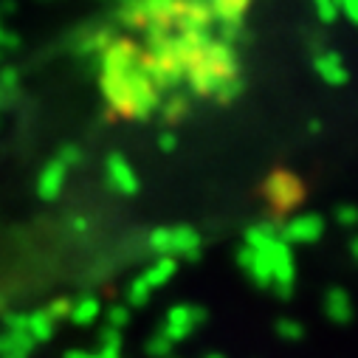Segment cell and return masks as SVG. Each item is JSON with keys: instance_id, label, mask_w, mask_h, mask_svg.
<instances>
[{"instance_id": "19", "label": "cell", "mask_w": 358, "mask_h": 358, "mask_svg": "<svg viewBox=\"0 0 358 358\" xmlns=\"http://www.w3.org/2000/svg\"><path fill=\"white\" fill-rule=\"evenodd\" d=\"M280 223H257V226H248L245 229V248L251 251H262L268 248L274 240H280Z\"/></svg>"}, {"instance_id": "38", "label": "cell", "mask_w": 358, "mask_h": 358, "mask_svg": "<svg viewBox=\"0 0 358 358\" xmlns=\"http://www.w3.org/2000/svg\"><path fill=\"white\" fill-rule=\"evenodd\" d=\"M15 48H20V37L0 26V51H15Z\"/></svg>"}, {"instance_id": "8", "label": "cell", "mask_w": 358, "mask_h": 358, "mask_svg": "<svg viewBox=\"0 0 358 358\" xmlns=\"http://www.w3.org/2000/svg\"><path fill=\"white\" fill-rule=\"evenodd\" d=\"M268 262H271V285H291L294 288V277H296V265H294V254L291 245L282 240H274L265 248Z\"/></svg>"}, {"instance_id": "45", "label": "cell", "mask_w": 358, "mask_h": 358, "mask_svg": "<svg viewBox=\"0 0 358 358\" xmlns=\"http://www.w3.org/2000/svg\"><path fill=\"white\" fill-rule=\"evenodd\" d=\"M31 352H23V350H15V352H6V355H0V358H29Z\"/></svg>"}, {"instance_id": "20", "label": "cell", "mask_w": 358, "mask_h": 358, "mask_svg": "<svg viewBox=\"0 0 358 358\" xmlns=\"http://www.w3.org/2000/svg\"><path fill=\"white\" fill-rule=\"evenodd\" d=\"M99 310H102V305H99L96 296H82L76 305H71V313H68V316H71L73 324L85 327V324H94V322H96Z\"/></svg>"}, {"instance_id": "14", "label": "cell", "mask_w": 358, "mask_h": 358, "mask_svg": "<svg viewBox=\"0 0 358 358\" xmlns=\"http://www.w3.org/2000/svg\"><path fill=\"white\" fill-rule=\"evenodd\" d=\"M119 37H116V29L113 26H102V29H96V31H85V34H79L76 37V43H73V51H76V57H99L110 43H116Z\"/></svg>"}, {"instance_id": "30", "label": "cell", "mask_w": 358, "mask_h": 358, "mask_svg": "<svg viewBox=\"0 0 358 358\" xmlns=\"http://www.w3.org/2000/svg\"><path fill=\"white\" fill-rule=\"evenodd\" d=\"M150 248L161 257H169V229H155L150 234Z\"/></svg>"}, {"instance_id": "51", "label": "cell", "mask_w": 358, "mask_h": 358, "mask_svg": "<svg viewBox=\"0 0 358 358\" xmlns=\"http://www.w3.org/2000/svg\"><path fill=\"white\" fill-rule=\"evenodd\" d=\"M0 20H3V17H0Z\"/></svg>"}, {"instance_id": "21", "label": "cell", "mask_w": 358, "mask_h": 358, "mask_svg": "<svg viewBox=\"0 0 358 358\" xmlns=\"http://www.w3.org/2000/svg\"><path fill=\"white\" fill-rule=\"evenodd\" d=\"M54 324H57V322H51V316H48L45 310H37V313H29L26 333H29V338H31L34 344H40V341H48V338L54 336Z\"/></svg>"}, {"instance_id": "10", "label": "cell", "mask_w": 358, "mask_h": 358, "mask_svg": "<svg viewBox=\"0 0 358 358\" xmlns=\"http://www.w3.org/2000/svg\"><path fill=\"white\" fill-rule=\"evenodd\" d=\"M105 164H108V181L116 192H122V195H136L138 192V175H136L133 164H127L124 155L113 152Z\"/></svg>"}, {"instance_id": "49", "label": "cell", "mask_w": 358, "mask_h": 358, "mask_svg": "<svg viewBox=\"0 0 358 358\" xmlns=\"http://www.w3.org/2000/svg\"><path fill=\"white\" fill-rule=\"evenodd\" d=\"M3 57H6V51H0V62H3Z\"/></svg>"}, {"instance_id": "35", "label": "cell", "mask_w": 358, "mask_h": 358, "mask_svg": "<svg viewBox=\"0 0 358 358\" xmlns=\"http://www.w3.org/2000/svg\"><path fill=\"white\" fill-rule=\"evenodd\" d=\"M26 322H29L26 313H3V324L9 333H26Z\"/></svg>"}, {"instance_id": "9", "label": "cell", "mask_w": 358, "mask_h": 358, "mask_svg": "<svg viewBox=\"0 0 358 358\" xmlns=\"http://www.w3.org/2000/svg\"><path fill=\"white\" fill-rule=\"evenodd\" d=\"M322 234H324V220L319 215H299L280 229V240L288 245L291 243H316Z\"/></svg>"}, {"instance_id": "46", "label": "cell", "mask_w": 358, "mask_h": 358, "mask_svg": "<svg viewBox=\"0 0 358 358\" xmlns=\"http://www.w3.org/2000/svg\"><path fill=\"white\" fill-rule=\"evenodd\" d=\"M350 254H352V257H355V259H358V240H355V237H352V240H350Z\"/></svg>"}, {"instance_id": "41", "label": "cell", "mask_w": 358, "mask_h": 358, "mask_svg": "<svg viewBox=\"0 0 358 358\" xmlns=\"http://www.w3.org/2000/svg\"><path fill=\"white\" fill-rule=\"evenodd\" d=\"M15 96H17V91H6V87H0V110L12 108L15 105Z\"/></svg>"}, {"instance_id": "50", "label": "cell", "mask_w": 358, "mask_h": 358, "mask_svg": "<svg viewBox=\"0 0 358 358\" xmlns=\"http://www.w3.org/2000/svg\"><path fill=\"white\" fill-rule=\"evenodd\" d=\"M0 310H3V296H0Z\"/></svg>"}, {"instance_id": "44", "label": "cell", "mask_w": 358, "mask_h": 358, "mask_svg": "<svg viewBox=\"0 0 358 358\" xmlns=\"http://www.w3.org/2000/svg\"><path fill=\"white\" fill-rule=\"evenodd\" d=\"M15 9H17L15 0H3V3H0V17H3V15H15Z\"/></svg>"}, {"instance_id": "48", "label": "cell", "mask_w": 358, "mask_h": 358, "mask_svg": "<svg viewBox=\"0 0 358 358\" xmlns=\"http://www.w3.org/2000/svg\"><path fill=\"white\" fill-rule=\"evenodd\" d=\"M206 358H226V355H223V352H209Z\"/></svg>"}, {"instance_id": "40", "label": "cell", "mask_w": 358, "mask_h": 358, "mask_svg": "<svg viewBox=\"0 0 358 358\" xmlns=\"http://www.w3.org/2000/svg\"><path fill=\"white\" fill-rule=\"evenodd\" d=\"M65 358H119V355H110V352H85V350H68Z\"/></svg>"}, {"instance_id": "15", "label": "cell", "mask_w": 358, "mask_h": 358, "mask_svg": "<svg viewBox=\"0 0 358 358\" xmlns=\"http://www.w3.org/2000/svg\"><path fill=\"white\" fill-rule=\"evenodd\" d=\"M313 68H316V73H319L327 85H333V87H341V85H347V79H350V73H347L344 59H341L338 51H319L316 59H313Z\"/></svg>"}, {"instance_id": "31", "label": "cell", "mask_w": 358, "mask_h": 358, "mask_svg": "<svg viewBox=\"0 0 358 358\" xmlns=\"http://www.w3.org/2000/svg\"><path fill=\"white\" fill-rule=\"evenodd\" d=\"M127 322H130V308H127V305H113V308L108 310V327L122 330Z\"/></svg>"}, {"instance_id": "13", "label": "cell", "mask_w": 358, "mask_h": 358, "mask_svg": "<svg viewBox=\"0 0 358 358\" xmlns=\"http://www.w3.org/2000/svg\"><path fill=\"white\" fill-rule=\"evenodd\" d=\"M65 178H68V169H65L57 158L48 161V164L43 166L40 178H37V195H40L43 201H57L59 192L65 189Z\"/></svg>"}, {"instance_id": "29", "label": "cell", "mask_w": 358, "mask_h": 358, "mask_svg": "<svg viewBox=\"0 0 358 358\" xmlns=\"http://www.w3.org/2000/svg\"><path fill=\"white\" fill-rule=\"evenodd\" d=\"M172 347H175V344H169L161 333L152 336V338L147 341V352H150L152 358H169V355H172Z\"/></svg>"}, {"instance_id": "23", "label": "cell", "mask_w": 358, "mask_h": 358, "mask_svg": "<svg viewBox=\"0 0 358 358\" xmlns=\"http://www.w3.org/2000/svg\"><path fill=\"white\" fill-rule=\"evenodd\" d=\"M15 350H23V352H31L34 350V341L29 338V333H0V355L6 352H15Z\"/></svg>"}, {"instance_id": "6", "label": "cell", "mask_w": 358, "mask_h": 358, "mask_svg": "<svg viewBox=\"0 0 358 358\" xmlns=\"http://www.w3.org/2000/svg\"><path fill=\"white\" fill-rule=\"evenodd\" d=\"M212 12L203 0H181L178 6V17L172 23L175 34H212Z\"/></svg>"}, {"instance_id": "27", "label": "cell", "mask_w": 358, "mask_h": 358, "mask_svg": "<svg viewBox=\"0 0 358 358\" xmlns=\"http://www.w3.org/2000/svg\"><path fill=\"white\" fill-rule=\"evenodd\" d=\"M313 12H316V17H319L324 26H330V23L338 20V6H336V0H313Z\"/></svg>"}, {"instance_id": "17", "label": "cell", "mask_w": 358, "mask_h": 358, "mask_svg": "<svg viewBox=\"0 0 358 358\" xmlns=\"http://www.w3.org/2000/svg\"><path fill=\"white\" fill-rule=\"evenodd\" d=\"M324 313H327L330 322H336V324H347V322L352 319V305H350L347 291H341V288H330L327 296H324Z\"/></svg>"}, {"instance_id": "18", "label": "cell", "mask_w": 358, "mask_h": 358, "mask_svg": "<svg viewBox=\"0 0 358 358\" xmlns=\"http://www.w3.org/2000/svg\"><path fill=\"white\" fill-rule=\"evenodd\" d=\"M175 274H178V262H175V257H158L155 265H150L147 271L141 274V280H144V285L152 291V288L166 285Z\"/></svg>"}, {"instance_id": "39", "label": "cell", "mask_w": 358, "mask_h": 358, "mask_svg": "<svg viewBox=\"0 0 358 358\" xmlns=\"http://www.w3.org/2000/svg\"><path fill=\"white\" fill-rule=\"evenodd\" d=\"M158 147H161V152H172L178 147V136L175 133H161L158 136Z\"/></svg>"}, {"instance_id": "47", "label": "cell", "mask_w": 358, "mask_h": 358, "mask_svg": "<svg viewBox=\"0 0 358 358\" xmlns=\"http://www.w3.org/2000/svg\"><path fill=\"white\" fill-rule=\"evenodd\" d=\"M308 130H310V133H319V130H322V122H316V119H313V122L308 124Z\"/></svg>"}, {"instance_id": "43", "label": "cell", "mask_w": 358, "mask_h": 358, "mask_svg": "<svg viewBox=\"0 0 358 358\" xmlns=\"http://www.w3.org/2000/svg\"><path fill=\"white\" fill-rule=\"evenodd\" d=\"M87 226H91V223H87V217H73V220H71V229H73L76 234L87 231Z\"/></svg>"}, {"instance_id": "7", "label": "cell", "mask_w": 358, "mask_h": 358, "mask_svg": "<svg viewBox=\"0 0 358 358\" xmlns=\"http://www.w3.org/2000/svg\"><path fill=\"white\" fill-rule=\"evenodd\" d=\"M265 195H268V201H271L277 209H294V206L302 201L305 189H302V184H299L296 175L280 169V172H274V175L265 181Z\"/></svg>"}, {"instance_id": "2", "label": "cell", "mask_w": 358, "mask_h": 358, "mask_svg": "<svg viewBox=\"0 0 358 358\" xmlns=\"http://www.w3.org/2000/svg\"><path fill=\"white\" fill-rule=\"evenodd\" d=\"M240 73V59H237V51L226 43H220L217 37H212L201 57L187 68L184 73V82L189 85L192 96H201V99H215V94L223 87V82L234 79Z\"/></svg>"}, {"instance_id": "32", "label": "cell", "mask_w": 358, "mask_h": 358, "mask_svg": "<svg viewBox=\"0 0 358 358\" xmlns=\"http://www.w3.org/2000/svg\"><path fill=\"white\" fill-rule=\"evenodd\" d=\"M57 161H59L65 169H68V166H76V164H82V150H79L76 144H65V147L59 150Z\"/></svg>"}, {"instance_id": "22", "label": "cell", "mask_w": 358, "mask_h": 358, "mask_svg": "<svg viewBox=\"0 0 358 358\" xmlns=\"http://www.w3.org/2000/svg\"><path fill=\"white\" fill-rule=\"evenodd\" d=\"M187 110H189V96H187V94H181V91H175L166 102H161V113H164V119H166V122H178V119H184V116H187Z\"/></svg>"}, {"instance_id": "12", "label": "cell", "mask_w": 358, "mask_h": 358, "mask_svg": "<svg viewBox=\"0 0 358 358\" xmlns=\"http://www.w3.org/2000/svg\"><path fill=\"white\" fill-rule=\"evenodd\" d=\"M181 254L189 262L201 259V234L192 226H175L169 229V257Z\"/></svg>"}, {"instance_id": "37", "label": "cell", "mask_w": 358, "mask_h": 358, "mask_svg": "<svg viewBox=\"0 0 358 358\" xmlns=\"http://www.w3.org/2000/svg\"><path fill=\"white\" fill-rule=\"evenodd\" d=\"M338 15H344L350 23H358V0H336Z\"/></svg>"}, {"instance_id": "24", "label": "cell", "mask_w": 358, "mask_h": 358, "mask_svg": "<svg viewBox=\"0 0 358 358\" xmlns=\"http://www.w3.org/2000/svg\"><path fill=\"white\" fill-rule=\"evenodd\" d=\"M277 336L285 338V341H291V344H296V341L305 338V327L296 319H280L277 322Z\"/></svg>"}, {"instance_id": "36", "label": "cell", "mask_w": 358, "mask_h": 358, "mask_svg": "<svg viewBox=\"0 0 358 358\" xmlns=\"http://www.w3.org/2000/svg\"><path fill=\"white\" fill-rule=\"evenodd\" d=\"M336 220H338L344 229H350V226H355V220H358V209L350 206V203H344V206L336 209Z\"/></svg>"}, {"instance_id": "25", "label": "cell", "mask_w": 358, "mask_h": 358, "mask_svg": "<svg viewBox=\"0 0 358 358\" xmlns=\"http://www.w3.org/2000/svg\"><path fill=\"white\" fill-rule=\"evenodd\" d=\"M243 87H245V85H243V79H240V76H234V79L223 82V87H220V91L215 94V99H217L220 105H231V102H234V99L243 94Z\"/></svg>"}, {"instance_id": "34", "label": "cell", "mask_w": 358, "mask_h": 358, "mask_svg": "<svg viewBox=\"0 0 358 358\" xmlns=\"http://www.w3.org/2000/svg\"><path fill=\"white\" fill-rule=\"evenodd\" d=\"M20 85V71L12 68V65H3L0 68V87H6V91H17Z\"/></svg>"}, {"instance_id": "42", "label": "cell", "mask_w": 358, "mask_h": 358, "mask_svg": "<svg viewBox=\"0 0 358 358\" xmlns=\"http://www.w3.org/2000/svg\"><path fill=\"white\" fill-rule=\"evenodd\" d=\"M271 288H274L277 299H282V302H288V299L294 296V288H291V285H271Z\"/></svg>"}, {"instance_id": "11", "label": "cell", "mask_w": 358, "mask_h": 358, "mask_svg": "<svg viewBox=\"0 0 358 358\" xmlns=\"http://www.w3.org/2000/svg\"><path fill=\"white\" fill-rule=\"evenodd\" d=\"M237 262L243 271L259 285V288H271V262H268L265 248L262 251H251V248H240L237 251Z\"/></svg>"}, {"instance_id": "4", "label": "cell", "mask_w": 358, "mask_h": 358, "mask_svg": "<svg viewBox=\"0 0 358 358\" xmlns=\"http://www.w3.org/2000/svg\"><path fill=\"white\" fill-rule=\"evenodd\" d=\"M178 6H181V0H124L116 20L133 31H141L147 23L172 26L178 17Z\"/></svg>"}, {"instance_id": "28", "label": "cell", "mask_w": 358, "mask_h": 358, "mask_svg": "<svg viewBox=\"0 0 358 358\" xmlns=\"http://www.w3.org/2000/svg\"><path fill=\"white\" fill-rule=\"evenodd\" d=\"M99 341H102V350H99V352H110V355H119V350H122V333H119V330H113V327H105V330L99 333Z\"/></svg>"}, {"instance_id": "26", "label": "cell", "mask_w": 358, "mask_h": 358, "mask_svg": "<svg viewBox=\"0 0 358 358\" xmlns=\"http://www.w3.org/2000/svg\"><path fill=\"white\" fill-rule=\"evenodd\" d=\"M150 288L144 285V280L138 277V280H133L130 285H127V305H133V308H141V305H147V299H150Z\"/></svg>"}, {"instance_id": "52", "label": "cell", "mask_w": 358, "mask_h": 358, "mask_svg": "<svg viewBox=\"0 0 358 358\" xmlns=\"http://www.w3.org/2000/svg\"><path fill=\"white\" fill-rule=\"evenodd\" d=\"M122 3H124V0H122Z\"/></svg>"}, {"instance_id": "1", "label": "cell", "mask_w": 358, "mask_h": 358, "mask_svg": "<svg viewBox=\"0 0 358 358\" xmlns=\"http://www.w3.org/2000/svg\"><path fill=\"white\" fill-rule=\"evenodd\" d=\"M99 85L113 113L150 119L161 108V94L144 71V51L130 40H116L99 54Z\"/></svg>"}, {"instance_id": "5", "label": "cell", "mask_w": 358, "mask_h": 358, "mask_svg": "<svg viewBox=\"0 0 358 358\" xmlns=\"http://www.w3.org/2000/svg\"><path fill=\"white\" fill-rule=\"evenodd\" d=\"M206 319H209V313L198 305H175V308H169V313L164 319L161 336L169 344H178V341L189 338L201 324H206Z\"/></svg>"}, {"instance_id": "16", "label": "cell", "mask_w": 358, "mask_h": 358, "mask_svg": "<svg viewBox=\"0 0 358 358\" xmlns=\"http://www.w3.org/2000/svg\"><path fill=\"white\" fill-rule=\"evenodd\" d=\"M203 3L209 6L212 20L217 26H223V23H243L251 0H203Z\"/></svg>"}, {"instance_id": "33", "label": "cell", "mask_w": 358, "mask_h": 358, "mask_svg": "<svg viewBox=\"0 0 358 358\" xmlns=\"http://www.w3.org/2000/svg\"><path fill=\"white\" fill-rule=\"evenodd\" d=\"M45 313L51 316V322H59V319H65V316L71 313V299H65V296H59V299H51V305L45 308Z\"/></svg>"}, {"instance_id": "3", "label": "cell", "mask_w": 358, "mask_h": 358, "mask_svg": "<svg viewBox=\"0 0 358 358\" xmlns=\"http://www.w3.org/2000/svg\"><path fill=\"white\" fill-rule=\"evenodd\" d=\"M144 71H147V76H150V82H152V87L158 94L161 91H178V87H181L187 68H184L181 57H178V51H175V34H169L161 43L147 45Z\"/></svg>"}]
</instances>
